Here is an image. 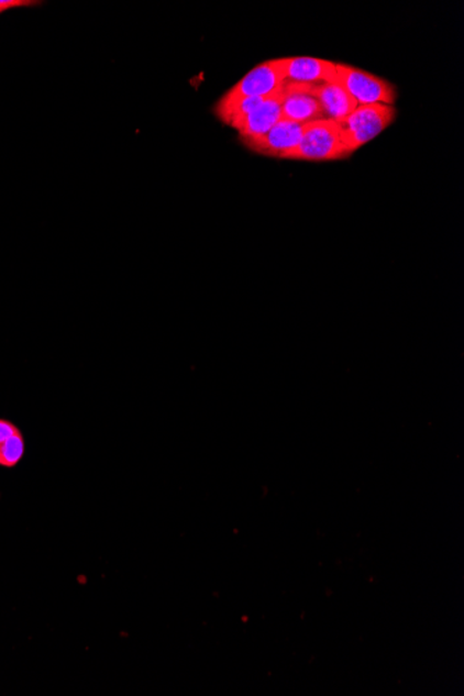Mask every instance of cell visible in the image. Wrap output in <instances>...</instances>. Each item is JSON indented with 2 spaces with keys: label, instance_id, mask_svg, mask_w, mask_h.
<instances>
[{
  "label": "cell",
  "instance_id": "obj_1",
  "mask_svg": "<svg viewBox=\"0 0 464 696\" xmlns=\"http://www.w3.org/2000/svg\"><path fill=\"white\" fill-rule=\"evenodd\" d=\"M347 156L350 155L342 144L339 123L321 119L310 121L299 145L284 159L330 162L345 159Z\"/></svg>",
  "mask_w": 464,
  "mask_h": 696
},
{
  "label": "cell",
  "instance_id": "obj_2",
  "mask_svg": "<svg viewBox=\"0 0 464 696\" xmlns=\"http://www.w3.org/2000/svg\"><path fill=\"white\" fill-rule=\"evenodd\" d=\"M397 110L388 104H362L350 118L339 123L342 144L347 155L376 139L394 123Z\"/></svg>",
  "mask_w": 464,
  "mask_h": 696
},
{
  "label": "cell",
  "instance_id": "obj_3",
  "mask_svg": "<svg viewBox=\"0 0 464 696\" xmlns=\"http://www.w3.org/2000/svg\"><path fill=\"white\" fill-rule=\"evenodd\" d=\"M336 80L347 93L362 104H388L397 102V89L388 81L373 74L345 65H336Z\"/></svg>",
  "mask_w": 464,
  "mask_h": 696
},
{
  "label": "cell",
  "instance_id": "obj_4",
  "mask_svg": "<svg viewBox=\"0 0 464 696\" xmlns=\"http://www.w3.org/2000/svg\"><path fill=\"white\" fill-rule=\"evenodd\" d=\"M287 59H273L252 68L221 100L268 98L286 86Z\"/></svg>",
  "mask_w": 464,
  "mask_h": 696
},
{
  "label": "cell",
  "instance_id": "obj_5",
  "mask_svg": "<svg viewBox=\"0 0 464 696\" xmlns=\"http://www.w3.org/2000/svg\"><path fill=\"white\" fill-rule=\"evenodd\" d=\"M309 123L300 124L294 121L281 120L273 126L268 133L255 139L241 140L242 144L259 155L279 157L284 159L299 145Z\"/></svg>",
  "mask_w": 464,
  "mask_h": 696
},
{
  "label": "cell",
  "instance_id": "obj_6",
  "mask_svg": "<svg viewBox=\"0 0 464 696\" xmlns=\"http://www.w3.org/2000/svg\"><path fill=\"white\" fill-rule=\"evenodd\" d=\"M283 102L284 88L281 92L267 98L265 102L253 109L245 118L234 121L230 126L239 131L241 140L265 135L283 120Z\"/></svg>",
  "mask_w": 464,
  "mask_h": 696
},
{
  "label": "cell",
  "instance_id": "obj_7",
  "mask_svg": "<svg viewBox=\"0 0 464 696\" xmlns=\"http://www.w3.org/2000/svg\"><path fill=\"white\" fill-rule=\"evenodd\" d=\"M336 81V63L316 57H287L286 82L320 86Z\"/></svg>",
  "mask_w": 464,
  "mask_h": 696
},
{
  "label": "cell",
  "instance_id": "obj_8",
  "mask_svg": "<svg viewBox=\"0 0 464 696\" xmlns=\"http://www.w3.org/2000/svg\"><path fill=\"white\" fill-rule=\"evenodd\" d=\"M281 113L283 120L300 124L325 119L319 100L306 92L303 84L286 82Z\"/></svg>",
  "mask_w": 464,
  "mask_h": 696
},
{
  "label": "cell",
  "instance_id": "obj_9",
  "mask_svg": "<svg viewBox=\"0 0 464 696\" xmlns=\"http://www.w3.org/2000/svg\"><path fill=\"white\" fill-rule=\"evenodd\" d=\"M306 92L319 100L325 119L334 120L336 123L350 118L358 107L356 100L347 93L339 80L320 84V86H306Z\"/></svg>",
  "mask_w": 464,
  "mask_h": 696
},
{
  "label": "cell",
  "instance_id": "obj_10",
  "mask_svg": "<svg viewBox=\"0 0 464 696\" xmlns=\"http://www.w3.org/2000/svg\"><path fill=\"white\" fill-rule=\"evenodd\" d=\"M23 431L8 419L0 418V467H18L25 455Z\"/></svg>",
  "mask_w": 464,
  "mask_h": 696
},
{
  "label": "cell",
  "instance_id": "obj_11",
  "mask_svg": "<svg viewBox=\"0 0 464 696\" xmlns=\"http://www.w3.org/2000/svg\"><path fill=\"white\" fill-rule=\"evenodd\" d=\"M41 2H33V0H0V13L9 12V10L18 8H31Z\"/></svg>",
  "mask_w": 464,
  "mask_h": 696
}]
</instances>
